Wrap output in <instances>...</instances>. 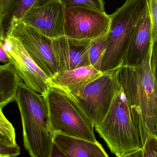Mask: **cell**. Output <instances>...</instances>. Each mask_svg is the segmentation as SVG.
I'll return each instance as SVG.
<instances>
[{
    "label": "cell",
    "instance_id": "19",
    "mask_svg": "<svg viewBox=\"0 0 157 157\" xmlns=\"http://www.w3.org/2000/svg\"><path fill=\"white\" fill-rule=\"evenodd\" d=\"M143 157H157V139L155 136L149 137L143 147Z\"/></svg>",
    "mask_w": 157,
    "mask_h": 157
},
{
    "label": "cell",
    "instance_id": "9",
    "mask_svg": "<svg viewBox=\"0 0 157 157\" xmlns=\"http://www.w3.org/2000/svg\"><path fill=\"white\" fill-rule=\"evenodd\" d=\"M65 7L59 0L32 8L20 23L37 30L53 40L65 36Z\"/></svg>",
    "mask_w": 157,
    "mask_h": 157
},
{
    "label": "cell",
    "instance_id": "1",
    "mask_svg": "<svg viewBox=\"0 0 157 157\" xmlns=\"http://www.w3.org/2000/svg\"><path fill=\"white\" fill-rule=\"evenodd\" d=\"M153 45L139 66L121 67L117 74L143 147L149 137H156L157 131V86L151 66Z\"/></svg>",
    "mask_w": 157,
    "mask_h": 157
},
{
    "label": "cell",
    "instance_id": "16",
    "mask_svg": "<svg viewBox=\"0 0 157 157\" xmlns=\"http://www.w3.org/2000/svg\"><path fill=\"white\" fill-rule=\"evenodd\" d=\"M108 33L101 37L92 40L89 49L90 65L100 71L101 63L107 49Z\"/></svg>",
    "mask_w": 157,
    "mask_h": 157
},
{
    "label": "cell",
    "instance_id": "25",
    "mask_svg": "<svg viewBox=\"0 0 157 157\" xmlns=\"http://www.w3.org/2000/svg\"><path fill=\"white\" fill-rule=\"evenodd\" d=\"M0 61L4 64L10 63V60L8 54L1 45H0Z\"/></svg>",
    "mask_w": 157,
    "mask_h": 157
},
{
    "label": "cell",
    "instance_id": "18",
    "mask_svg": "<svg viewBox=\"0 0 157 157\" xmlns=\"http://www.w3.org/2000/svg\"><path fill=\"white\" fill-rule=\"evenodd\" d=\"M65 7H84L106 12L104 0H59Z\"/></svg>",
    "mask_w": 157,
    "mask_h": 157
},
{
    "label": "cell",
    "instance_id": "12",
    "mask_svg": "<svg viewBox=\"0 0 157 157\" xmlns=\"http://www.w3.org/2000/svg\"><path fill=\"white\" fill-rule=\"evenodd\" d=\"M103 73L91 65L80 67L60 72L49 78V85L72 95L81 91Z\"/></svg>",
    "mask_w": 157,
    "mask_h": 157
},
{
    "label": "cell",
    "instance_id": "8",
    "mask_svg": "<svg viewBox=\"0 0 157 157\" xmlns=\"http://www.w3.org/2000/svg\"><path fill=\"white\" fill-rule=\"evenodd\" d=\"M0 45L6 52L10 63L24 83L34 91L46 95L49 78L29 55L21 41L12 36L1 39Z\"/></svg>",
    "mask_w": 157,
    "mask_h": 157
},
{
    "label": "cell",
    "instance_id": "20",
    "mask_svg": "<svg viewBox=\"0 0 157 157\" xmlns=\"http://www.w3.org/2000/svg\"><path fill=\"white\" fill-rule=\"evenodd\" d=\"M151 15L153 40H157V0H148Z\"/></svg>",
    "mask_w": 157,
    "mask_h": 157
},
{
    "label": "cell",
    "instance_id": "10",
    "mask_svg": "<svg viewBox=\"0 0 157 157\" xmlns=\"http://www.w3.org/2000/svg\"><path fill=\"white\" fill-rule=\"evenodd\" d=\"M92 40L74 39L65 36L53 40L60 72L90 65L89 52Z\"/></svg>",
    "mask_w": 157,
    "mask_h": 157
},
{
    "label": "cell",
    "instance_id": "14",
    "mask_svg": "<svg viewBox=\"0 0 157 157\" xmlns=\"http://www.w3.org/2000/svg\"><path fill=\"white\" fill-rule=\"evenodd\" d=\"M51 0H18L0 21L1 39L9 36L12 29L20 23L23 17L32 8L47 3Z\"/></svg>",
    "mask_w": 157,
    "mask_h": 157
},
{
    "label": "cell",
    "instance_id": "22",
    "mask_svg": "<svg viewBox=\"0 0 157 157\" xmlns=\"http://www.w3.org/2000/svg\"><path fill=\"white\" fill-rule=\"evenodd\" d=\"M151 66L153 76L157 86V40H153L151 58Z\"/></svg>",
    "mask_w": 157,
    "mask_h": 157
},
{
    "label": "cell",
    "instance_id": "17",
    "mask_svg": "<svg viewBox=\"0 0 157 157\" xmlns=\"http://www.w3.org/2000/svg\"><path fill=\"white\" fill-rule=\"evenodd\" d=\"M0 144L8 146L17 145L15 129L0 110Z\"/></svg>",
    "mask_w": 157,
    "mask_h": 157
},
{
    "label": "cell",
    "instance_id": "28",
    "mask_svg": "<svg viewBox=\"0 0 157 157\" xmlns=\"http://www.w3.org/2000/svg\"><path fill=\"white\" fill-rule=\"evenodd\" d=\"M17 157L16 156H14V157Z\"/></svg>",
    "mask_w": 157,
    "mask_h": 157
},
{
    "label": "cell",
    "instance_id": "2",
    "mask_svg": "<svg viewBox=\"0 0 157 157\" xmlns=\"http://www.w3.org/2000/svg\"><path fill=\"white\" fill-rule=\"evenodd\" d=\"M15 100L22 121L25 148L31 157H49L55 135L46 95L34 91L21 81Z\"/></svg>",
    "mask_w": 157,
    "mask_h": 157
},
{
    "label": "cell",
    "instance_id": "7",
    "mask_svg": "<svg viewBox=\"0 0 157 157\" xmlns=\"http://www.w3.org/2000/svg\"><path fill=\"white\" fill-rule=\"evenodd\" d=\"M9 36L21 41L29 55L49 78L60 72L52 39L23 23L17 24Z\"/></svg>",
    "mask_w": 157,
    "mask_h": 157
},
{
    "label": "cell",
    "instance_id": "26",
    "mask_svg": "<svg viewBox=\"0 0 157 157\" xmlns=\"http://www.w3.org/2000/svg\"><path fill=\"white\" fill-rule=\"evenodd\" d=\"M143 148H142L135 152H132L131 154L125 155L121 157H143Z\"/></svg>",
    "mask_w": 157,
    "mask_h": 157
},
{
    "label": "cell",
    "instance_id": "24",
    "mask_svg": "<svg viewBox=\"0 0 157 157\" xmlns=\"http://www.w3.org/2000/svg\"><path fill=\"white\" fill-rule=\"evenodd\" d=\"M49 157H70L65 155L61 149L55 144H53L51 152Z\"/></svg>",
    "mask_w": 157,
    "mask_h": 157
},
{
    "label": "cell",
    "instance_id": "3",
    "mask_svg": "<svg viewBox=\"0 0 157 157\" xmlns=\"http://www.w3.org/2000/svg\"><path fill=\"white\" fill-rule=\"evenodd\" d=\"M112 153L121 157L143 148L122 89L117 93L104 120L95 126Z\"/></svg>",
    "mask_w": 157,
    "mask_h": 157
},
{
    "label": "cell",
    "instance_id": "27",
    "mask_svg": "<svg viewBox=\"0 0 157 157\" xmlns=\"http://www.w3.org/2000/svg\"><path fill=\"white\" fill-rule=\"evenodd\" d=\"M156 137L157 139V131L156 136Z\"/></svg>",
    "mask_w": 157,
    "mask_h": 157
},
{
    "label": "cell",
    "instance_id": "21",
    "mask_svg": "<svg viewBox=\"0 0 157 157\" xmlns=\"http://www.w3.org/2000/svg\"><path fill=\"white\" fill-rule=\"evenodd\" d=\"M20 154V148L18 145L8 146L0 144V157H17Z\"/></svg>",
    "mask_w": 157,
    "mask_h": 157
},
{
    "label": "cell",
    "instance_id": "23",
    "mask_svg": "<svg viewBox=\"0 0 157 157\" xmlns=\"http://www.w3.org/2000/svg\"><path fill=\"white\" fill-rule=\"evenodd\" d=\"M18 0H0V21L2 20L8 11Z\"/></svg>",
    "mask_w": 157,
    "mask_h": 157
},
{
    "label": "cell",
    "instance_id": "4",
    "mask_svg": "<svg viewBox=\"0 0 157 157\" xmlns=\"http://www.w3.org/2000/svg\"><path fill=\"white\" fill-rule=\"evenodd\" d=\"M46 96L51 125L55 135L61 134L97 142L94 124L71 94L50 86Z\"/></svg>",
    "mask_w": 157,
    "mask_h": 157
},
{
    "label": "cell",
    "instance_id": "13",
    "mask_svg": "<svg viewBox=\"0 0 157 157\" xmlns=\"http://www.w3.org/2000/svg\"><path fill=\"white\" fill-rule=\"evenodd\" d=\"M54 143L70 157H109L98 142L61 134L55 135Z\"/></svg>",
    "mask_w": 157,
    "mask_h": 157
},
{
    "label": "cell",
    "instance_id": "11",
    "mask_svg": "<svg viewBox=\"0 0 157 157\" xmlns=\"http://www.w3.org/2000/svg\"><path fill=\"white\" fill-rule=\"evenodd\" d=\"M153 43L149 4L135 28L121 67H137L144 61Z\"/></svg>",
    "mask_w": 157,
    "mask_h": 157
},
{
    "label": "cell",
    "instance_id": "15",
    "mask_svg": "<svg viewBox=\"0 0 157 157\" xmlns=\"http://www.w3.org/2000/svg\"><path fill=\"white\" fill-rule=\"evenodd\" d=\"M22 79L11 63L0 67V108L16 99L18 89Z\"/></svg>",
    "mask_w": 157,
    "mask_h": 157
},
{
    "label": "cell",
    "instance_id": "6",
    "mask_svg": "<svg viewBox=\"0 0 157 157\" xmlns=\"http://www.w3.org/2000/svg\"><path fill=\"white\" fill-rule=\"evenodd\" d=\"M110 15L92 8L65 7V36L77 40H94L108 33Z\"/></svg>",
    "mask_w": 157,
    "mask_h": 157
},
{
    "label": "cell",
    "instance_id": "5",
    "mask_svg": "<svg viewBox=\"0 0 157 157\" xmlns=\"http://www.w3.org/2000/svg\"><path fill=\"white\" fill-rule=\"evenodd\" d=\"M119 69L103 73L81 91L71 94L95 127L104 120L120 90L117 77Z\"/></svg>",
    "mask_w": 157,
    "mask_h": 157
}]
</instances>
